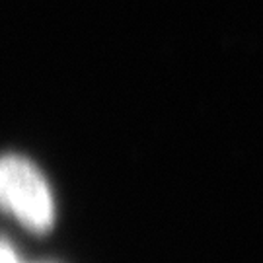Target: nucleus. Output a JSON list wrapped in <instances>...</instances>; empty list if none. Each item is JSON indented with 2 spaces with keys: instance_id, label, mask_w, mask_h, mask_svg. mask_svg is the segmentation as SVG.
Masks as SVG:
<instances>
[{
  "instance_id": "f257e3e1",
  "label": "nucleus",
  "mask_w": 263,
  "mask_h": 263,
  "mask_svg": "<svg viewBox=\"0 0 263 263\" xmlns=\"http://www.w3.org/2000/svg\"><path fill=\"white\" fill-rule=\"evenodd\" d=\"M0 195L4 207L22 224L45 232L55 220V205L45 178L22 156H6L0 166Z\"/></svg>"
},
{
  "instance_id": "f03ea898",
  "label": "nucleus",
  "mask_w": 263,
  "mask_h": 263,
  "mask_svg": "<svg viewBox=\"0 0 263 263\" xmlns=\"http://www.w3.org/2000/svg\"><path fill=\"white\" fill-rule=\"evenodd\" d=\"M2 263H20L16 254L10 250V246L4 242V248H2Z\"/></svg>"
}]
</instances>
